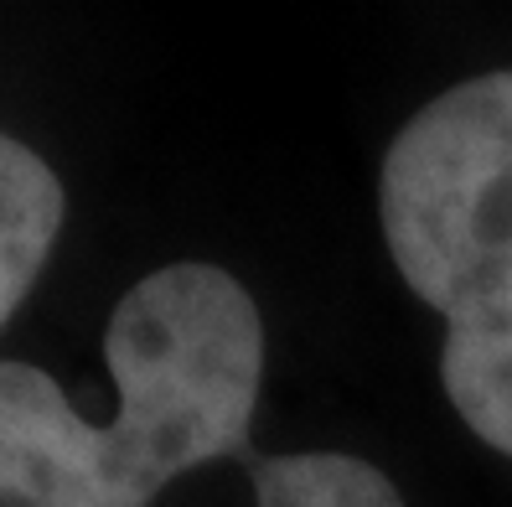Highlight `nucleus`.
Wrapping results in <instances>:
<instances>
[{"label": "nucleus", "instance_id": "1", "mask_svg": "<svg viewBox=\"0 0 512 507\" xmlns=\"http://www.w3.org/2000/svg\"><path fill=\"white\" fill-rule=\"evenodd\" d=\"M119 409L94 425L32 363L0 357V507H150L176 476L244 456L264 326L218 264L150 270L109 316Z\"/></svg>", "mask_w": 512, "mask_h": 507}, {"label": "nucleus", "instance_id": "2", "mask_svg": "<svg viewBox=\"0 0 512 507\" xmlns=\"http://www.w3.org/2000/svg\"><path fill=\"white\" fill-rule=\"evenodd\" d=\"M378 218L404 285L445 321V399L512 456V68L445 88L394 135Z\"/></svg>", "mask_w": 512, "mask_h": 507}, {"label": "nucleus", "instance_id": "3", "mask_svg": "<svg viewBox=\"0 0 512 507\" xmlns=\"http://www.w3.org/2000/svg\"><path fill=\"white\" fill-rule=\"evenodd\" d=\"M68 197L57 171L11 135H0V326L32 295L63 233Z\"/></svg>", "mask_w": 512, "mask_h": 507}, {"label": "nucleus", "instance_id": "4", "mask_svg": "<svg viewBox=\"0 0 512 507\" xmlns=\"http://www.w3.org/2000/svg\"><path fill=\"white\" fill-rule=\"evenodd\" d=\"M259 507H404L394 482L342 451H300V456H249Z\"/></svg>", "mask_w": 512, "mask_h": 507}]
</instances>
